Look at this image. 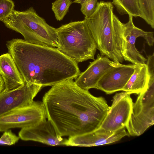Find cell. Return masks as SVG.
<instances>
[{
	"label": "cell",
	"instance_id": "obj_1",
	"mask_svg": "<svg viewBox=\"0 0 154 154\" xmlns=\"http://www.w3.org/2000/svg\"><path fill=\"white\" fill-rule=\"evenodd\" d=\"M42 102L47 118L62 137L76 136L97 129L109 108L104 97L93 96L72 79L52 86Z\"/></svg>",
	"mask_w": 154,
	"mask_h": 154
},
{
	"label": "cell",
	"instance_id": "obj_2",
	"mask_svg": "<svg viewBox=\"0 0 154 154\" xmlns=\"http://www.w3.org/2000/svg\"><path fill=\"white\" fill-rule=\"evenodd\" d=\"M6 45L25 82L42 87L75 79L81 72L78 63L57 48L14 38Z\"/></svg>",
	"mask_w": 154,
	"mask_h": 154
},
{
	"label": "cell",
	"instance_id": "obj_3",
	"mask_svg": "<svg viewBox=\"0 0 154 154\" xmlns=\"http://www.w3.org/2000/svg\"><path fill=\"white\" fill-rule=\"evenodd\" d=\"M112 2L100 1L92 15L84 19L100 54L122 63L125 47L123 23L114 14Z\"/></svg>",
	"mask_w": 154,
	"mask_h": 154
},
{
	"label": "cell",
	"instance_id": "obj_4",
	"mask_svg": "<svg viewBox=\"0 0 154 154\" xmlns=\"http://www.w3.org/2000/svg\"><path fill=\"white\" fill-rule=\"evenodd\" d=\"M1 21L8 28L20 33L29 43L57 47V28L48 24L32 7L22 11L14 9Z\"/></svg>",
	"mask_w": 154,
	"mask_h": 154
},
{
	"label": "cell",
	"instance_id": "obj_5",
	"mask_svg": "<svg viewBox=\"0 0 154 154\" xmlns=\"http://www.w3.org/2000/svg\"><path fill=\"white\" fill-rule=\"evenodd\" d=\"M57 48L77 63L94 60L97 47L86 20L71 22L57 28Z\"/></svg>",
	"mask_w": 154,
	"mask_h": 154
},
{
	"label": "cell",
	"instance_id": "obj_6",
	"mask_svg": "<svg viewBox=\"0 0 154 154\" xmlns=\"http://www.w3.org/2000/svg\"><path fill=\"white\" fill-rule=\"evenodd\" d=\"M154 123V76L149 77L147 89L133 103L130 116L125 126L130 136H139Z\"/></svg>",
	"mask_w": 154,
	"mask_h": 154
},
{
	"label": "cell",
	"instance_id": "obj_7",
	"mask_svg": "<svg viewBox=\"0 0 154 154\" xmlns=\"http://www.w3.org/2000/svg\"><path fill=\"white\" fill-rule=\"evenodd\" d=\"M42 102L33 101L28 106L14 109L0 117V132L29 126L46 119Z\"/></svg>",
	"mask_w": 154,
	"mask_h": 154
},
{
	"label": "cell",
	"instance_id": "obj_8",
	"mask_svg": "<svg viewBox=\"0 0 154 154\" xmlns=\"http://www.w3.org/2000/svg\"><path fill=\"white\" fill-rule=\"evenodd\" d=\"M130 95L124 91L114 96L112 105L99 128L114 132L125 127L133 103Z\"/></svg>",
	"mask_w": 154,
	"mask_h": 154
},
{
	"label": "cell",
	"instance_id": "obj_9",
	"mask_svg": "<svg viewBox=\"0 0 154 154\" xmlns=\"http://www.w3.org/2000/svg\"><path fill=\"white\" fill-rule=\"evenodd\" d=\"M42 87L25 82L15 89L3 90L0 93V117L18 108L29 105Z\"/></svg>",
	"mask_w": 154,
	"mask_h": 154
},
{
	"label": "cell",
	"instance_id": "obj_10",
	"mask_svg": "<svg viewBox=\"0 0 154 154\" xmlns=\"http://www.w3.org/2000/svg\"><path fill=\"white\" fill-rule=\"evenodd\" d=\"M128 22L123 23L124 34L125 40V47L123 57L124 60L131 62L133 64H145L146 58L136 48L135 43L138 37H142L150 46L153 45L154 33L146 32L136 27L133 22V17L129 15Z\"/></svg>",
	"mask_w": 154,
	"mask_h": 154
},
{
	"label": "cell",
	"instance_id": "obj_11",
	"mask_svg": "<svg viewBox=\"0 0 154 154\" xmlns=\"http://www.w3.org/2000/svg\"><path fill=\"white\" fill-rule=\"evenodd\" d=\"M18 136L24 141H36L51 146L66 145L67 140L62 137L48 119L21 128Z\"/></svg>",
	"mask_w": 154,
	"mask_h": 154
},
{
	"label": "cell",
	"instance_id": "obj_12",
	"mask_svg": "<svg viewBox=\"0 0 154 154\" xmlns=\"http://www.w3.org/2000/svg\"><path fill=\"white\" fill-rule=\"evenodd\" d=\"M134 70V64L116 63L98 81L96 89L110 94L122 91Z\"/></svg>",
	"mask_w": 154,
	"mask_h": 154
},
{
	"label": "cell",
	"instance_id": "obj_13",
	"mask_svg": "<svg viewBox=\"0 0 154 154\" xmlns=\"http://www.w3.org/2000/svg\"><path fill=\"white\" fill-rule=\"evenodd\" d=\"M127 135L125 128L114 132L98 128L90 133L69 137L66 146L91 147L111 144Z\"/></svg>",
	"mask_w": 154,
	"mask_h": 154
},
{
	"label": "cell",
	"instance_id": "obj_14",
	"mask_svg": "<svg viewBox=\"0 0 154 154\" xmlns=\"http://www.w3.org/2000/svg\"><path fill=\"white\" fill-rule=\"evenodd\" d=\"M116 63L106 57L98 54L96 59L90 62L86 69L80 73L75 79V82L79 87L86 90L96 88L100 79Z\"/></svg>",
	"mask_w": 154,
	"mask_h": 154
},
{
	"label": "cell",
	"instance_id": "obj_15",
	"mask_svg": "<svg viewBox=\"0 0 154 154\" xmlns=\"http://www.w3.org/2000/svg\"><path fill=\"white\" fill-rule=\"evenodd\" d=\"M0 75L5 83V91L15 89L24 84L21 73L8 53L0 56Z\"/></svg>",
	"mask_w": 154,
	"mask_h": 154
},
{
	"label": "cell",
	"instance_id": "obj_16",
	"mask_svg": "<svg viewBox=\"0 0 154 154\" xmlns=\"http://www.w3.org/2000/svg\"><path fill=\"white\" fill-rule=\"evenodd\" d=\"M134 65V72L122 90L130 94H139L148 88L149 79L146 63Z\"/></svg>",
	"mask_w": 154,
	"mask_h": 154
},
{
	"label": "cell",
	"instance_id": "obj_17",
	"mask_svg": "<svg viewBox=\"0 0 154 154\" xmlns=\"http://www.w3.org/2000/svg\"><path fill=\"white\" fill-rule=\"evenodd\" d=\"M112 3L119 14H128L133 17L141 18L139 0H112Z\"/></svg>",
	"mask_w": 154,
	"mask_h": 154
},
{
	"label": "cell",
	"instance_id": "obj_18",
	"mask_svg": "<svg viewBox=\"0 0 154 154\" xmlns=\"http://www.w3.org/2000/svg\"><path fill=\"white\" fill-rule=\"evenodd\" d=\"M72 3L71 0H56L52 3L51 9L57 20H63Z\"/></svg>",
	"mask_w": 154,
	"mask_h": 154
},
{
	"label": "cell",
	"instance_id": "obj_19",
	"mask_svg": "<svg viewBox=\"0 0 154 154\" xmlns=\"http://www.w3.org/2000/svg\"><path fill=\"white\" fill-rule=\"evenodd\" d=\"M14 7V3L12 0H0V20L8 16Z\"/></svg>",
	"mask_w": 154,
	"mask_h": 154
},
{
	"label": "cell",
	"instance_id": "obj_20",
	"mask_svg": "<svg viewBox=\"0 0 154 154\" xmlns=\"http://www.w3.org/2000/svg\"><path fill=\"white\" fill-rule=\"evenodd\" d=\"M20 138L19 136L13 133L11 130L5 131L0 138V145H14L18 142Z\"/></svg>",
	"mask_w": 154,
	"mask_h": 154
},
{
	"label": "cell",
	"instance_id": "obj_21",
	"mask_svg": "<svg viewBox=\"0 0 154 154\" xmlns=\"http://www.w3.org/2000/svg\"><path fill=\"white\" fill-rule=\"evenodd\" d=\"M97 0H88L81 5L80 10L85 17H88L94 12L98 3Z\"/></svg>",
	"mask_w": 154,
	"mask_h": 154
},
{
	"label": "cell",
	"instance_id": "obj_22",
	"mask_svg": "<svg viewBox=\"0 0 154 154\" xmlns=\"http://www.w3.org/2000/svg\"><path fill=\"white\" fill-rule=\"evenodd\" d=\"M5 88V83L2 77L0 75V93L3 91Z\"/></svg>",
	"mask_w": 154,
	"mask_h": 154
},
{
	"label": "cell",
	"instance_id": "obj_23",
	"mask_svg": "<svg viewBox=\"0 0 154 154\" xmlns=\"http://www.w3.org/2000/svg\"><path fill=\"white\" fill-rule=\"evenodd\" d=\"M87 0H75L72 3H79L81 5Z\"/></svg>",
	"mask_w": 154,
	"mask_h": 154
}]
</instances>
